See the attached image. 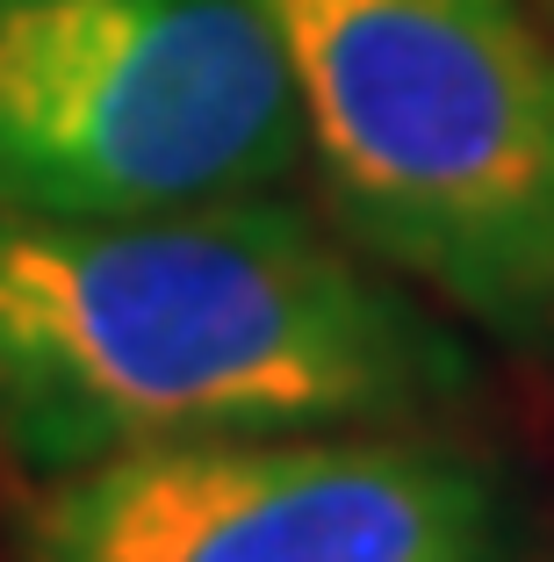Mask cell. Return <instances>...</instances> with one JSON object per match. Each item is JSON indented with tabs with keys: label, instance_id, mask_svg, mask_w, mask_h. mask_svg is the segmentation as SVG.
I'll return each mask as SVG.
<instances>
[{
	"label": "cell",
	"instance_id": "obj_1",
	"mask_svg": "<svg viewBox=\"0 0 554 562\" xmlns=\"http://www.w3.org/2000/svg\"><path fill=\"white\" fill-rule=\"evenodd\" d=\"M461 353L274 195L0 216V447L36 476L238 432L389 426Z\"/></svg>",
	"mask_w": 554,
	"mask_h": 562
},
{
	"label": "cell",
	"instance_id": "obj_2",
	"mask_svg": "<svg viewBox=\"0 0 554 562\" xmlns=\"http://www.w3.org/2000/svg\"><path fill=\"white\" fill-rule=\"evenodd\" d=\"M346 232L505 339H554V30L533 0H274Z\"/></svg>",
	"mask_w": 554,
	"mask_h": 562
},
{
	"label": "cell",
	"instance_id": "obj_3",
	"mask_svg": "<svg viewBox=\"0 0 554 562\" xmlns=\"http://www.w3.org/2000/svg\"><path fill=\"white\" fill-rule=\"evenodd\" d=\"M303 159L274 0H0V216L274 195Z\"/></svg>",
	"mask_w": 554,
	"mask_h": 562
},
{
	"label": "cell",
	"instance_id": "obj_4",
	"mask_svg": "<svg viewBox=\"0 0 554 562\" xmlns=\"http://www.w3.org/2000/svg\"><path fill=\"white\" fill-rule=\"evenodd\" d=\"M22 562H497V505L418 440L238 432L44 476Z\"/></svg>",
	"mask_w": 554,
	"mask_h": 562
},
{
	"label": "cell",
	"instance_id": "obj_5",
	"mask_svg": "<svg viewBox=\"0 0 554 562\" xmlns=\"http://www.w3.org/2000/svg\"><path fill=\"white\" fill-rule=\"evenodd\" d=\"M533 8H540V15H547V30H554V0H533Z\"/></svg>",
	"mask_w": 554,
	"mask_h": 562
}]
</instances>
